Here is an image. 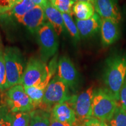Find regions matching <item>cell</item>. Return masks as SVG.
Returning a JSON list of instances; mask_svg holds the SVG:
<instances>
[{"label":"cell","instance_id":"obj_13","mask_svg":"<svg viewBox=\"0 0 126 126\" xmlns=\"http://www.w3.org/2000/svg\"><path fill=\"white\" fill-rule=\"evenodd\" d=\"M101 18L97 14H94L91 18L86 20H79L76 18L75 23L81 38L92 37L100 29Z\"/></svg>","mask_w":126,"mask_h":126},{"label":"cell","instance_id":"obj_7","mask_svg":"<svg viewBox=\"0 0 126 126\" xmlns=\"http://www.w3.org/2000/svg\"><path fill=\"white\" fill-rule=\"evenodd\" d=\"M57 34L50 22H46L37 32L42 60L44 62L54 56L59 47Z\"/></svg>","mask_w":126,"mask_h":126},{"label":"cell","instance_id":"obj_20","mask_svg":"<svg viewBox=\"0 0 126 126\" xmlns=\"http://www.w3.org/2000/svg\"><path fill=\"white\" fill-rule=\"evenodd\" d=\"M63 20H64L65 27L67 28L70 36L74 40L78 41L80 40L79 33L75 22L72 18V16L67 13H62Z\"/></svg>","mask_w":126,"mask_h":126},{"label":"cell","instance_id":"obj_23","mask_svg":"<svg viewBox=\"0 0 126 126\" xmlns=\"http://www.w3.org/2000/svg\"><path fill=\"white\" fill-rule=\"evenodd\" d=\"M30 112L12 113V126H29Z\"/></svg>","mask_w":126,"mask_h":126},{"label":"cell","instance_id":"obj_10","mask_svg":"<svg viewBox=\"0 0 126 126\" xmlns=\"http://www.w3.org/2000/svg\"><path fill=\"white\" fill-rule=\"evenodd\" d=\"M94 10L101 18L109 19L119 23L122 16L118 0H94Z\"/></svg>","mask_w":126,"mask_h":126},{"label":"cell","instance_id":"obj_16","mask_svg":"<svg viewBox=\"0 0 126 126\" xmlns=\"http://www.w3.org/2000/svg\"><path fill=\"white\" fill-rule=\"evenodd\" d=\"M94 8L92 2L88 1H78L74 5L73 12L77 19L86 20L94 15Z\"/></svg>","mask_w":126,"mask_h":126},{"label":"cell","instance_id":"obj_14","mask_svg":"<svg viewBox=\"0 0 126 126\" xmlns=\"http://www.w3.org/2000/svg\"><path fill=\"white\" fill-rule=\"evenodd\" d=\"M42 7L45 12L46 17L49 20L56 33L58 36L60 35L64 28H65L62 13L51 4L49 0H46Z\"/></svg>","mask_w":126,"mask_h":126},{"label":"cell","instance_id":"obj_1","mask_svg":"<svg viewBox=\"0 0 126 126\" xmlns=\"http://www.w3.org/2000/svg\"><path fill=\"white\" fill-rule=\"evenodd\" d=\"M126 77V53H116L108 58L105 64L103 81L106 89L117 101Z\"/></svg>","mask_w":126,"mask_h":126},{"label":"cell","instance_id":"obj_8","mask_svg":"<svg viewBox=\"0 0 126 126\" xmlns=\"http://www.w3.org/2000/svg\"><path fill=\"white\" fill-rule=\"evenodd\" d=\"M94 88L91 86L77 95L71 96L67 102L74 110L77 119L80 123L92 117V103Z\"/></svg>","mask_w":126,"mask_h":126},{"label":"cell","instance_id":"obj_6","mask_svg":"<svg viewBox=\"0 0 126 126\" xmlns=\"http://www.w3.org/2000/svg\"><path fill=\"white\" fill-rule=\"evenodd\" d=\"M5 102V107L12 113L31 112L34 109L31 99L25 92L24 87L20 84L8 89Z\"/></svg>","mask_w":126,"mask_h":126},{"label":"cell","instance_id":"obj_26","mask_svg":"<svg viewBox=\"0 0 126 126\" xmlns=\"http://www.w3.org/2000/svg\"><path fill=\"white\" fill-rule=\"evenodd\" d=\"M20 0H0V16L8 13Z\"/></svg>","mask_w":126,"mask_h":126},{"label":"cell","instance_id":"obj_29","mask_svg":"<svg viewBox=\"0 0 126 126\" xmlns=\"http://www.w3.org/2000/svg\"><path fill=\"white\" fill-rule=\"evenodd\" d=\"M50 126H72L71 124L66 123L60 122L55 119L53 116H50Z\"/></svg>","mask_w":126,"mask_h":126},{"label":"cell","instance_id":"obj_12","mask_svg":"<svg viewBox=\"0 0 126 126\" xmlns=\"http://www.w3.org/2000/svg\"><path fill=\"white\" fill-rule=\"evenodd\" d=\"M100 30L102 43L104 46L112 45L119 39L120 35L119 23L109 19L101 18Z\"/></svg>","mask_w":126,"mask_h":126},{"label":"cell","instance_id":"obj_19","mask_svg":"<svg viewBox=\"0 0 126 126\" xmlns=\"http://www.w3.org/2000/svg\"><path fill=\"white\" fill-rule=\"evenodd\" d=\"M25 92L29 96L33 105L34 108H40L45 94V89L35 86H23Z\"/></svg>","mask_w":126,"mask_h":126},{"label":"cell","instance_id":"obj_32","mask_svg":"<svg viewBox=\"0 0 126 126\" xmlns=\"http://www.w3.org/2000/svg\"><path fill=\"white\" fill-rule=\"evenodd\" d=\"M0 109H1V107H0Z\"/></svg>","mask_w":126,"mask_h":126},{"label":"cell","instance_id":"obj_30","mask_svg":"<svg viewBox=\"0 0 126 126\" xmlns=\"http://www.w3.org/2000/svg\"><path fill=\"white\" fill-rule=\"evenodd\" d=\"M30 1H31L32 2L34 3L36 5H39L42 7L44 4V3H45L46 0H30Z\"/></svg>","mask_w":126,"mask_h":126},{"label":"cell","instance_id":"obj_17","mask_svg":"<svg viewBox=\"0 0 126 126\" xmlns=\"http://www.w3.org/2000/svg\"><path fill=\"white\" fill-rule=\"evenodd\" d=\"M29 126H50L51 114L46 110L36 109L30 112Z\"/></svg>","mask_w":126,"mask_h":126},{"label":"cell","instance_id":"obj_18","mask_svg":"<svg viewBox=\"0 0 126 126\" xmlns=\"http://www.w3.org/2000/svg\"><path fill=\"white\" fill-rule=\"evenodd\" d=\"M36 5L33 3L30 0H20L19 2L17 3L11 9V11L5 15L8 16H13L16 19L18 22L25 14L33 9Z\"/></svg>","mask_w":126,"mask_h":126},{"label":"cell","instance_id":"obj_3","mask_svg":"<svg viewBox=\"0 0 126 126\" xmlns=\"http://www.w3.org/2000/svg\"><path fill=\"white\" fill-rule=\"evenodd\" d=\"M118 106L117 100L106 88L94 91L92 103V117L109 122Z\"/></svg>","mask_w":126,"mask_h":126},{"label":"cell","instance_id":"obj_4","mask_svg":"<svg viewBox=\"0 0 126 126\" xmlns=\"http://www.w3.org/2000/svg\"><path fill=\"white\" fill-rule=\"evenodd\" d=\"M8 88L20 85L24 72L22 55L16 47H7L4 51Z\"/></svg>","mask_w":126,"mask_h":126},{"label":"cell","instance_id":"obj_11","mask_svg":"<svg viewBox=\"0 0 126 126\" xmlns=\"http://www.w3.org/2000/svg\"><path fill=\"white\" fill-rule=\"evenodd\" d=\"M46 18L43 8L41 6L36 5L25 14L18 22L22 23L32 33H35L45 24Z\"/></svg>","mask_w":126,"mask_h":126},{"label":"cell","instance_id":"obj_15","mask_svg":"<svg viewBox=\"0 0 126 126\" xmlns=\"http://www.w3.org/2000/svg\"><path fill=\"white\" fill-rule=\"evenodd\" d=\"M51 116L59 122L68 123L72 126L74 125L77 121L74 110L67 102L57 104L53 106L51 109Z\"/></svg>","mask_w":126,"mask_h":126},{"label":"cell","instance_id":"obj_25","mask_svg":"<svg viewBox=\"0 0 126 126\" xmlns=\"http://www.w3.org/2000/svg\"><path fill=\"white\" fill-rule=\"evenodd\" d=\"M0 126H12V113L5 106L0 109Z\"/></svg>","mask_w":126,"mask_h":126},{"label":"cell","instance_id":"obj_5","mask_svg":"<svg viewBox=\"0 0 126 126\" xmlns=\"http://www.w3.org/2000/svg\"><path fill=\"white\" fill-rule=\"evenodd\" d=\"M71 97L68 86L57 75H55L46 88L41 107L47 111L57 104L68 102Z\"/></svg>","mask_w":126,"mask_h":126},{"label":"cell","instance_id":"obj_24","mask_svg":"<svg viewBox=\"0 0 126 126\" xmlns=\"http://www.w3.org/2000/svg\"><path fill=\"white\" fill-rule=\"evenodd\" d=\"M8 89L7 81L5 62L4 52L0 51V90L4 91Z\"/></svg>","mask_w":126,"mask_h":126},{"label":"cell","instance_id":"obj_9","mask_svg":"<svg viewBox=\"0 0 126 126\" xmlns=\"http://www.w3.org/2000/svg\"><path fill=\"white\" fill-rule=\"evenodd\" d=\"M57 75L69 88L74 89L78 85L79 74L74 64L70 58L62 56L60 59L57 66Z\"/></svg>","mask_w":126,"mask_h":126},{"label":"cell","instance_id":"obj_27","mask_svg":"<svg viewBox=\"0 0 126 126\" xmlns=\"http://www.w3.org/2000/svg\"><path fill=\"white\" fill-rule=\"evenodd\" d=\"M78 126H108L106 123L100 120L96 119L94 117H91L90 119L86 120L81 124H79Z\"/></svg>","mask_w":126,"mask_h":126},{"label":"cell","instance_id":"obj_22","mask_svg":"<svg viewBox=\"0 0 126 126\" xmlns=\"http://www.w3.org/2000/svg\"><path fill=\"white\" fill-rule=\"evenodd\" d=\"M109 126H126V111L118 106L111 119L109 121Z\"/></svg>","mask_w":126,"mask_h":126},{"label":"cell","instance_id":"obj_31","mask_svg":"<svg viewBox=\"0 0 126 126\" xmlns=\"http://www.w3.org/2000/svg\"><path fill=\"white\" fill-rule=\"evenodd\" d=\"M73 1H74L75 2H78V1H88V2H92V4H93V2H94V0H73Z\"/></svg>","mask_w":126,"mask_h":126},{"label":"cell","instance_id":"obj_28","mask_svg":"<svg viewBox=\"0 0 126 126\" xmlns=\"http://www.w3.org/2000/svg\"><path fill=\"white\" fill-rule=\"evenodd\" d=\"M121 106L126 111V78L120 91V99Z\"/></svg>","mask_w":126,"mask_h":126},{"label":"cell","instance_id":"obj_21","mask_svg":"<svg viewBox=\"0 0 126 126\" xmlns=\"http://www.w3.org/2000/svg\"><path fill=\"white\" fill-rule=\"evenodd\" d=\"M51 4L61 13H67L72 16L73 7L75 2L73 0H49Z\"/></svg>","mask_w":126,"mask_h":126},{"label":"cell","instance_id":"obj_2","mask_svg":"<svg viewBox=\"0 0 126 126\" xmlns=\"http://www.w3.org/2000/svg\"><path fill=\"white\" fill-rule=\"evenodd\" d=\"M52 77L53 75L45 62L36 58H32L25 68L20 85L45 89Z\"/></svg>","mask_w":126,"mask_h":126}]
</instances>
